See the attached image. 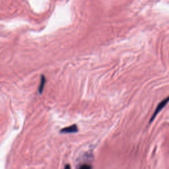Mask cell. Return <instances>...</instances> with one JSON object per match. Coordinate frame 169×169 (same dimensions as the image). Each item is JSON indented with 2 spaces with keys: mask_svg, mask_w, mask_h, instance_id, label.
<instances>
[{
  "mask_svg": "<svg viewBox=\"0 0 169 169\" xmlns=\"http://www.w3.org/2000/svg\"><path fill=\"white\" fill-rule=\"evenodd\" d=\"M168 101V97H166L165 99H164L163 101H162L161 103L159 104V105H158L157 107V108H156V109L155 110V112L153 113L152 117H151V120H150V123L153 122L155 117L157 116V114H159V112H161V110L163 109L164 107H165V106L167 105Z\"/></svg>",
  "mask_w": 169,
  "mask_h": 169,
  "instance_id": "6da1fadb",
  "label": "cell"
},
{
  "mask_svg": "<svg viewBox=\"0 0 169 169\" xmlns=\"http://www.w3.org/2000/svg\"><path fill=\"white\" fill-rule=\"evenodd\" d=\"M79 131L78 129V127L77 125L73 124L71 125L70 126L65 127V128L62 129L60 130V133H77Z\"/></svg>",
  "mask_w": 169,
  "mask_h": 169,
  "instance_id": "7a4b0ae2",
  "label": "cell"
},
{
  "mask_svg": "<svg viewBox=\"0 0 169 169\" xmlns=\"http://www.w3.org/2000/svg\"><path fill=\"white\" fill-rule=\"evenodd\" d=\"M46 78L44 76V75H42L41 76V80H40V84L39 85L38 87V93L39 94H42L43 91H44V88L45 86V84H46Z\"/></svg>",
  "mask_w": 169,
  "mask_h": 169,
  "instance_id": "3957f363",
  "label": "cell"
},
{
  "mask_svg": "<svg viewBox=\"0 0 169 169\" xmlns=\"http://www.w3.org/2000/svg\"><path fill=\"white\" fill-rule=\"evenodd\" d=\"M79 169H92L91 166L88 164H84L80 166Z\"/></svg>",
  "mask_w": 169,
  "mask_h": 169,
  "instance_id": "277c9868",
  "label": "cell"
},
{
  "mask_svg": "<svg viewBox=\"0 0 169 169\" xmlns=\"http://www.w3.org/2000/svg\"><path fill=\"white\" fill-rule=\"evenodd\" d=\"M64 169H71V166H70V165H69V164H66V165L65 166Z\"/></svg>",
  "mask_w": 169,
  "mask_h": 169,
  "instance_id": "5b68a950",
  "label": "cell"
}]
</instances>
